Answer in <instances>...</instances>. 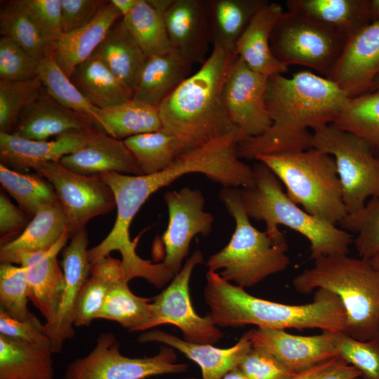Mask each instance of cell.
<instances>
[{
	"label": "cell",
	"instance_id": "6da1fadb",
	"mask_svg": "<svg viewBox=\"0 0 379 379\" xmlns=\"http://www.w3.org/2000/svg\"><path fill=\"white\" fill-rule=\"evenodd\" d=\"M348 100L336 84L310 71H300L291 78L270 76L265 105L272 124L262 134L239 142V157L255 159L260 154L312 148L313 133L308 129L331 124Z\"/></svg>",
	"mask_w": 379,
	"mask_h": 379
},
{
	"label": "cell",
	"instance_id": "7a4b0ae2",
	"mask_svg": "<svg viewBox=\"0 0 379 379\" xmlns=\"http://www.w3.org/2000/svg\"><path fill=\"white\" fill-rule=\"evenodd\" d=\"M204 299L206 315L217 326L255 325L275 329L317 328L343 333L346 316L340 298L323 288L314 291L313 300L302 305H288L252 295L244 288L208 270Z\"/></svg>",
	"mask_w": 379,
	"mask_h": 379
},
{
	"label": "cell",
	"instance_id": "3957f363",
	"mask_svg": "<svg viewBox=\"0 0 379 379\" xmlns=\"http://www.w3.org/2000/svg\"><path fill=\"white\" fill-rule=\"evenodd\" d=\"M237 58L235 52L213 47L199 69L158 107L161 130L175 137L182 152L237 131L225 111L222 90Z\"/></svg>",
	"mask_w": 379,
	"mask_h": 379
},
{
	"label": "cell",
	"instance_id": "277c9868",
	"mask_svg": "<svg viewBox=\"0 0 379 379\" xmlns=\"http://www.w3.org/2000/svg\"><path fill=\"white\" fill-rule=\"evenodd\" d=\"M296 275L295 290L310 294L318 288L335 293L346 316L345 335L368 340L379 333V270L369 260L347 254L323 256Z\"/></svg>",
	"mask_w": 379,
	"mask_h": 379
},
{
	"label": "cell",
	"instance_id": "5b68a950",
	"mask_svg": "<svg viewBox=\"0 0 379 379\" xmlns=\"http://www.w3.org/2000/svg\"><path fill=\"white\" fill-rule=\"evenodd\" d=\"M254 183L240 188L244 210L250 218L265 222V232L273 239H286L278 225L304 236L310 243L312 260L335 254H348L351 234L300 208L287 196L281 182L260 161L252 167Z\"/></svg>",
	"mask_w": 379,
	"mask_h": 379
},
{
	"label": "cell",
	"instance_id": "8992f818",
	"mask_svg": "<svg viewBox=\"0 0 379 379\" xmlns=\"http://www.w3.org/2000/svg\"><path fill=\"white\" fill-rule=\"evenodd\" d=\"M220 199L234 220L235 228L227 244L208 258V270L220 271L223 279L244 288L284 271L290 264L286 239L274 240L251 224L240 188L222 187Z\"/></svg>",
	"mask_w": 379,
	"mask_h": 379
},
{
	"label": "cell",
	"instance_id": "52a82bcc",
	"mask_svg": "<svg viewBox=\"0 0 379 379\" xmlns=\"http://www.w3.org/2000/svg\"><path fill=\"white\" fill-rule=\"evenodd\" d=\"M255 160L267 166L284 185L291 201L309 214L336 225L347 215L335 160L316 148Z\"/></svg>",
	"mask_w": 379,
	"mask_h": 379
},
{
	"label": "cell",
	"instance_id": "ba28073f",
	"mask_svg": "<svg viewBox=\"0 0 379 379\" xmlns=\"http://www.w3.org/2000/svg\"><path fill=\"white\" fill-rule=\"evenodd\" d=\"M312 146L333 157L347 214L379 197V158L356 135L329 124L313 131Z\"/></svg>",
	"mask_w": 379,
	"mask_h": 379
},
{
	"label": "cell",
	"instance_id": "9c48e42d",
	"mask_svg": "<svg viewBox=\"0 0 379 379\" xmlns=\"http://www.w3.org/2000/svg\"><path fill=\"white\" fill-rule=\"evenodd\" d=\"M345 42L317 22L287 11L272 30L270 47L274 56L284 65L307 67L327 78Z\"/></svg>",
	"mask_w": 379,
	"mask_h": 379
},
{
	"label": "cell",
	"instance_id": "30bf717a",
	"mask_svg": "<svg viewBox=\"0 0 379 379\" xmlns=\"http://www.w3.org/2000/svg\"><path fill=\"white\" fill-rule=\"evenodd\" d=\"M176 361L174 349L166 345L153 357H125L119 351L115 335L103 333L98 336L91 352L67 366L62 379H145L186 371L187 364Z\"/></svg>",
	"mask_w": 379,
	"mask_h": 379
},
{
	"label": "cell",
	"instance_id": "8fae6325",
	"mask_svg": "<svg viewBox=\"0 0 379 379\" xmlns=\"http://www.w3.org/2000/svg\"><path fill=\"white\" fill-rule=\"evenodd\" d=\"M32 169L54 188L67 218L70 237L86 228L92 218L116 208L114 194L101 175H81L56 161L37 164Z\"/></svg>",
	"mask_w": 379,
	"mask_h": 379
},
{
	"label": "cell",
	"instance_id": "7c38bea8",
	"mask_svg": "<svg viewBox=\"0 0 379 379\" xmlns=\"http://www.w3.org/2000/svg\"><path fill=\"white\" fill-rule=\"evenodd\" d=\"M203 260L201 251H194L169 285L153 298L147 330L164 324L173 325L181 331L184 340L202 344L214 345L223 337L207 316L200 317L195 312L191 301L190 278L194 268Z\"/></svg>",
	"mask_w": 379,
	"mask_h": 379
},
{
	"label": "cell",
	"instance_id": "4fadbf2b",
	"mask_svg": "<svg viewBox=\"0 0 379 379\" xmlns=\"http://www.w3.org/2000/svg\"><path fill=\"white\" fill-rule=\"evenodd\" d=\"M168 213V225L161 236L165 255L163 263L175 275L187 256L192 239L207 236L213 228V215L204 211L201 190L183 187L164 194Z\"/></svg>",
	"mask_w": 379,
	"mask_h": 379
},
{
	"label": "cell",
	"instance_id": "5bb4252c",
	"mask_svg": "<svg viewBox=\"0 0 379 379\" xmlns=\"http://www.w3.org/2000/svg\"><path fill=\"white\" fill-rule=\"evenodd\" d=\"M267 79L238 57L225 81L223 103L239 142L262 134L272 124L265 105Z\"/></svg>",
	"mask_w": 379,
	"mask_h": 379
},
{
	"label": "cell",
	"instance_id": "9a60e30c",
	"mask_svg": "<svg viewBox=\"0 0 379 379\" xmlns=\"http://www.w3.org/2000/svg\"><path fill=\"white\" fill-rule=\"evenodd\" d=\"M247 333L253 347L270 352L294 373L338 356L340 332L299 335L283 329L257 327Z\"/></svg>",
	"mask_w": 379,
	"mask_h": 379
},
{
	"label": "cell",
	"instance_id": "2e32d148",
	"mask_svg": "<svg viewBox=\"0 0 379 379\" xmlns=\"http://www.w3.org/2000/svg\"><path fill=\"white\" fill-rule=\"evenodd\" d=\"M379 75V21L371 22L346 40L327 77L353 98L369 91Z\"/></svg>",
	"mask_w": 379,
	"mask_h": 379
},
{
	"label": "cell",
	"instance_id": "e0dca14e",
	"mask_svg": "<svg viewBox=\"0 0 379 379\" xmlns=\"http://www.w3.org/2000/svg\"><path fill=\"white\" fill-rule=\"evenodd\" d=\"M70 242L62 250L61 266L64 290L55 324L46 328L53 343V353H58L65 340L74 336V312L83 285L90 274L88 237L86 228L70 237Z\"/></svg>",
	"mask_w": 379,
	"mask_h": 379
},
{
	"label": "cell",
	"instance_id": "ac0fdd59",
	"mask_svg": "<svg viewBox=\"0 0 379 379\" xmlns=\"http://www.w3.org/2000/svg\"><path fill=\"white\" fill-rule=\"evenodd\" d=\"M69 238L67 232L48 250L22 255L18 261L26 270L29 298L45 318L46 328L57 320L65 284L57 257Z\"/></svg>",
	"mask_w": 379,
	"mask_h": 379
},
{
	"label": "cell",
	"instance_id": "d6986e66",
	"mask_svg": "<svg viewBox=\"0 0 379 379\" xmlns=\"http://www.w3.org/2000/svg\"><path fill=\"white\" fill-rule=\"evenodd\" d=\"M164 18L173 49L192 65H203L211 44L209 1L174 0Z\"/></svg>",
	"mask_w": 379,
	"mask_h": 379
},
{
	"label": "cell",
	"instance_id": "ffe728a7",
	"mask_svg": "<svg viewBox=\"0 0 379 379\" xmlns=\"http://www.w3.org/2000/svg\"><path fill=\"white\" fill-rule=\"evenodd\" d=\"M90 130H98L93 119L62 106L43 88L39 97L22 113L11 134L46 141L66 133Z\"/></svg>",
	"mask_w": 379,
	"mask_h": 379
},
{
	"label": "cell",
	"instance_id": "44dd1931",
	"mask_svg": "<svg viewBox=\"0 0 379 379\" xmlns=\"http://www.w3.org/2000/svg\"><path fill=\"white\" fill-rule=\"evenodd\" d=\"M95 131L69 133L46 141L0 133V164L18 172L28 173L37 164L59 162L63 157L82 147Z\"/></svg>",
	"mask_w": 379,
	"mask_h": 379
},
{
	"label": "cell",
	"instance_id": "7402d4cb",
	"mask_svg": "<svg viewBox=\"0 0 379 379\" xmlns=\"http://www.w3.org/2000/svg\"><path fill=\"white\" fill-rule=\"evenodd\" d=\"M138 340L142 343H159L180 351L200 367L202 379H222L238 366L252 347L247 332L234 345L227 348L189 342L159 330L144 332L140 335Z\"/></svg>",
	"mask_w": 379,
	"mask_h": 379
},
{
	"label": "cell",
	"instance_id": "603a6c76",
	"mask_svg": "<svg viewBox=\"0 0 379 379\" xmlns=\"http://www.w3.org/2000/svg\"><path fill=\"white\" fill-rule=\"evenodd\" d=\"M67 169L84 175L108 173L141 175L137 164L123 140L96 130L77 151L59 161Z\"/></svg>",
	"mask_w": 379,
	"mask_h": 379
},
{
	"label": "cell",
	"instance_id": "cb8c5ba5",
	"mask_svg": "<svg viewBox=\"0 0 379 379\" xmlns=\"http://www.w3.org/2000/svg\"><path fill=\"white\" fill-rule=\"evenodd\" d=\"M284 13L279 4L268 2L253 18L235 47L236 54L251 69L267 77L288 69L277 60L270 47L272 30Z\"/></svg>",
	"mask_w": 379,
	"mask_h": 379
},
{
	"label": "cell",
	"instance_id": "d4e9b609",
	"mask_svg": "<svg viewBox=\"0 0 379 379\" xmlns=\"http://www.w3.org/2000/svg\"><path fill=\"white\" fill-rule=\"evenodd\" d=\"M67 231V220L60 202L41 206L22 233L1 245V263L18 264L24 254L48 250Z\"/></svg>",
	"mask_w": 379,
	"mask_h": 379
},
{
	"label": "cell",
	"instance_id": "484cf974",
	"mask_svg": "<svg viewBox=\"0 0 379 379\" xmlns=\"http://www.w3.org/2000/svg\"><path fill=\"white\" fill-rule=\"evenodd\" d=\"M286 6L345 40L371 23L367 0H288Z\"/></svg>",
	"mask_w": 379,
	"mask_h": 379
},
{
	"label": "cell",
	"instance_id": "4316f807",
	"mask_svg": "<svg viewBox=\"0 0 379 379\" xmlns=\"http://www.w3.org/2000/svg\"><path fill=\"white\" fill-rule=\"evenodd\" d=\"M122 18L109 1L87 25L64 33L53 45L55 59L69 78L74 69L93 55L113 24Z\"/></svg>",
	"mask_w": 379,
	"mask_h": 379
},
{
	"label": "cell",
	"instance_id": "83f0119b",
	"mask_svg": "<svg viewBox=\"0 0 379 379\" xmlns=\"http://www.w3.org/2000/svg\"><path fill=\"white\" fill-rule=\"evenodd\" d=\"M192 64L173 50L147 58L141 71L133 99L159 107L189 76Z\"/></svg>",
	"mask_w": 379,
	"mask_h": 379
},
{
	"label": "cell",
	"instance_id": "f1b7e54d",
	"mask_svg": "<svg viewBox=\"0 0 379 379\" xmlns=\"http://www.w3.org/2000/svg\"><path fill=\"white\" fill-rule=\"evenodd\" d=\"M93 55L133 96L147 58L127 30L122 18L113 24Z\"/></svg>",
	"mask_w": 379,
	"mask_h": 379
},
{
	"label": "cell",
	"instance_id": "f546056e",
	"mask_svg": "<svg viewBox=\"0 0 379 379\" xmlns=\"http://www.w3.org/2000/svg\"><path fill=\"white\" fill-rule=\"evenodd\" d=\"M69 79L83 96L99 109L133 99V94L93 54L74 69Z\"/></svg>",
	"mask_w": 379,
	"mask_h": 379
},
{
	"label": "cell",
	"instance_id": "4dcf8cb0",
	"mask_svg": "<svg viewBox=\"0 0 379 379\" xmlns=\"http://www.w3.org/2000/svg\"><path fill=\"white\" fill-rule=\"evenodd\" d=\"M265 0H209L213 47L235 52L237 43Z\"/></svg>",
	"mask_w": 379,
	"mask_h": 379
},
{
	"label": "cell",
	"instance_id": "1f68e13d",
	"mask_svg": "<svg viewBox=\"0 0 379 379\" xmlns=\"http://www.w3.org/2000/svg\"><path fill=\"white\" fill-rule=\"evenodd\" d=\"M53 353L0 334V379H55Z\"/></svg>",
	"mask_w": 379,
	"mask_h": 379
},
{
	"label": "cell",
	"instance_id": "d6a6232c",
	"mask_svg": "<svg viewBox=\"0 0 379 379\" xmlns=\"http://www.w3.org/2000/svg\"><path fill=\"white\" fill-rule=\"evenodd\" d=\"M93 119L100 131L120 140L162 129L158 107L134 99L100 109Z\"/></svg>",
	"mask_w": 379,
	"mask_h": 379
},
{
	"label": "cell",
	"instance_id": "836d02e7",
	"mask_svg": "<svg viewBox=\"0 0 379 379\" xmlns=\"http://www.w3.org/2000/svg\"><path fill=\"white\" fill-rule=\"evenodd\" d=\"M122 279L126 280L121 260L108 255L92 264L77 300L74 325L87 326L97 319L111 287Z\"/></svg>",
	"mask_w": 379,
	"mask_h": 379
},
{
	"label": "cell",
	"instance_id": "e575fe53",
	"mask_svg": "<svg viewBox=\"0 0 379 379\" xmlns=\"http://www.w3.org/2000/svg\"><path fill=\"white\" fill-rule=\"evenodd\" d=\"M331 124L361 139L379 158V89L349 98Z\"/></svg>",
	"mask_w": 379,
	"mask_h": 379
},
{
	"label": "cell",
	"instance_id": "d590c367",
	"mask_svg": "<svg viewBox=\"0 0 379 379\" xmlns=\"http://www.w3.org/2000/svg\"><path fill=\"white\" fill-rule=\"evenodd\" d=\"M0 32L1 36L15 41L37 62L53 52V46L44 37L21 0L1 4Z\"/></svg>",
	"mask_w": 379,
	"mask_h": 379
},
{
	"label": "cell",
	"instance_id": "8d00e7d4",
	"mask_svg": "<svg viewBox=\"0 0 379 379\" xmlns=\"http://www.w3.org/2000/svg\"><path fill=\"white\" fill-rule=\"evenodd\" d=\"M128 283L122 279L111 287L97 319L116 321L130 331H146L153 298L135 295Z\"/></svg>",
	"mask_w": 379,
	"mask_h": 379
},
{
	"label": "cell",
	"instance_id": "74e56055",
	"mask_svg": "<svg viewBox=\"0 0 379 379\" xmlns=\"http://www.w3.org/2000/svg\"><path fill=\"white\" fill-rule=\"evenodd\" d=\"M123 141L141 175L164 171L182 153L175 137L163 130L131 136Z\"/></svg>",
	"mask_w": 379,
	"mask_h": 379
},
{
	"label": "cell",
	"instance_id": "f35d334b",
	"mask_svg": "<svg viewBox=\"0 0 379 379\" xmlns=\"http://www.w3.org/2000/svg\"><path fill=\"white\" fill-rule=\"evenodd\" d=\"M122 19L127 30L147 58L173 50L164 14L155 10L147 0H139L133 11Z\"/></svg>",
	"mask_w": 379,
	"mask_h": 379
},
{
	"label": "cell",
	"instance_id": "ab89813d",
	"mask_svg": "<svg viewBox=\"0 0 379 379\" xmlns=\"http://www.w3.org/2000/svg\"><path fill=\"white\" fill-rule=\"evenodd\" d=\"M0 183L31 218L41 206L59 201L52 185L37 173L18 172L0 164Z\"/></svg>",
	"mask_w": 379,
	"mask_h": 379
},
{
	"label": "cell",
	"instance_id": "60d3db41",
	"mask_svg": "<svg viewBox=\"0 0 379 379\" xmlns=\"http://www.w3.org/2000/svg\"><path fill=\"white\" fill-rule=\"evenodd\" d=\"M37 77L46 93L67 109L92 119L100 111L83 96L62 72L53 52L38 62Z\"/></svg>",
	"mask_w": 379,
	"mask_h": 379
},
{
	"label": "cell",
	"instance_id": "b9f144b4",
	"mask_svg": "<svg viewBox=\"0 0 379 379\" xmlns=\"http://www.w3.org/2000/svg\"><path fill=\"white\" fill-rule=\"evenodd\" d=\"M42 91L38 77L18 81L0 80V133H12L22 113Z\"/></svg>",
	"mask_w": 379,
	"mask_h": 379
},
{
	"label": "cell",
	"instance_id": "7bdbcfd3",
	"mask_svg": "<svg viewBox=\"0 0 379 379\" xmlns=\"http://www.w3.org/2000/svg\"><path fill=\"white\" fill-rule=\"evenodd\" d=\"M339 225L357 234L354 244L359 258L370 260L379 253V197L371 198L359 212L347 214Z\"/></svg>",
	"mask_w": 379,
	"mask_h": 379
},
{
	"label": "cell",
	"instance_id": "ee69618b",
	"mask_svg": "<svg viewBox=\"0 0 379 379\" xmlns=\"http://www.w3.org/2000/svg\"><path fill=\"white\" fill-rule=\"evenodd\" d=\"M29 286L27 272L22 266L11 263L0 265V310L18 320H24L27 308Z\"/></svg>",
	"mask_w": 379,
	"mask_h": 379
},
{
	"label": "cell",
	"instance_id": "f6af8a7d",
	"mask_svg": "<svg viewBox=\"0 0 379 379\" xmlns=\"http://www.w3.org/2000/svg\"><path fill=\"white\" fill-rule=\"evenodd\" d=\"M338 354L360 372L361 379H379V333L362 341L339 333Z\"/></svg>",
	"mask_w": 379,
	"mask_h": 379
},
{
	"label": "cell",
	"instance_id": "bcb514c9",
	"mask_svg": "<svg viewBox=\"0 0 379 379\" xmlns=\"http://www.w3.org/2000/svg\"><path fill=\"white\" fill-rule=\"evenodd\" d=\"M38 62L9 38H0V80L26 81L37 77Z\"/></svg>",
	"mask_w": 379,
	"mask_h": 379
},
{
	"label": "cell",
	"instance_id": "7dc6e473",
	"mask_svg": "<svg viewBox=\"0 0 379 379\" xmlns=\"http://www.w3.org/2000/svg\"><path fill=\"white\" fill-rule=\"evenodd\" d=\"M0 334L40 346L54 354L53 343L45 324L30 312L24 320L20 321L0 310Z\"/></svg>",
	"mask_w": 379,
	"mask_h": 379
},
{
	"label": "cell",
	"instance_id": "c3c4849f",
	"mask_svg": "<svg viewBox=\"0 0 379 379\" xmlns=\"http://www.w3.org/2000/svg\"><path fill=\"white\" fill-rule=\"evenodd\" d=\"M44 37L53 46L63 35L61 0H21Z\"/></svg>",
	"mask_w": 379,
	"mask_h": 379
},
{
	"label": "cell",
	"instance_id": "681fc988",
	"mask_svg": "<svg viewBox=\"0 0 379 379\" xmlns=\"http://www.w3.org/2000/svg\"><path fill=\"white\" fill-rule=\"evenodd\" d=\"M237 367L248 379H287L295 373L270 352L253 346Z\"/></svg>",
	"mask_w": 379,
	"mask_h": 379
},
{
	"label": "cell",
	"instance_id": "f907efd6",
	"mask_svg": "<svg viewBox=\"0 0 379 379\" xmlns=\"http://www.w3.org/2000/svg\"><path fill=\"white\" fill-rule=\"evenodd\" d=\"M109 1L61 0L64 33L84 27L90 23Z\"/></svg>",
	"mask_w": 379,
	"mask_h": 379
},
{
	"label": "cell",
	"instance_id": "816d5d0a",
	"mask_svg": "<svg viewBox=\"0 0 379 379\" xmlns=\"http://www.w3.org/2000/svg\"><path fill=\"white\" fill-rule=\"evenodd\" d=\"M7 193L0 192V242L1 245L18 237L25 230L31 218L9 199Z\"/></svg>",
	"mask_w": 379,
	"mask_h": 379
},
{
	"label": "cell",
	"instance_id": "f5cc1de1",
	"mask_svg": "<svg viewBox=\"0 0 379 379\" xmlns=\"http://www.w3.org/2000/svg\"><path fill=\"white\" fill-rule=\"evenodd\" d=\"M360 372L339 356L296 372L287 379H354Z\"/></svg>",
	"mask_w": 379,
	"mask_h": 379
},
{
	"label": "cell",
	"instance_id": "db71d44e",
	"mask_svg": "<svg viewBox=\"0 0 379 379\" xmlns=\"http://www.w3.org/2000/svg\"><path fill=\"white\" fill-rule=\"evenodd\" d=\"M110 1L119 11L122 18H124L133 11L139 0H111Z\"/></svg>",
	"mask_w": 379,
	"mask_h": 379
},
{
	"label": "cell",
	"instance_id": "11a10c76",
	"mask_svg": "<svg viewBox=\"0 0 379 379\" xmlns=\"http://www.w3.org/2000/svg\"><path fill=\"white\" fill-rule=\"evenodd\" d=\"M367 10L371 23L379 21V0H367Z\"/></svg>",
	"mask_w": 379,
	"mask_h": 379
},
{
	"label": "cell",
	"instance_id": "9f6ffc18",
	"mask_svg": "<svg viewBox=\"0 0 379 379\" xmlns=\"http://www.w3.org/2000/svg\"><path fill=\"white\" fill-rule=\"evenodd\" d=\"M174 0H147L149 4L157 11L164 14Z\"/></svg>",
	"mask_w": 379,
	"mask_h": 379
},
{
	"label": "cell",
	"instance_id": "6f0895ef",
	"mask_svg": "<svg viewBox=\"0 0 379 379\" xmlns=\"http://www.w3.org/2000/svg\"><path fill=\"white\" fill-rule=\"evenodd\" d=\"M222 379H248L241 370L236 367L228 372Z\"/></svg>",
	"mask_w": 379,
	"mask_h": 379
},
{
	"label": "cell",
	"instance_id": "680465c9",
	"mask_svg": "<svg viewBox=\"0 0 379 379\" xmlns=\"http://www.w3.org/2000/svg\"><path fill=\"white\" fill-rule=\"evenodd\" d=\"M370 262L371 264L379 270V253L371 258Z\"/></svg>",
	"mask_w": 379,
	"mask_h": 379
},
{
	"label": "cell",
	"instance_id": "91938a15",
	"mask_svg": "<svg viewBox=\"0 0 379 379\" xmlns=\"http://www.w3.org/2000/svg\"><path fill=\"white\" fill-rule=\"evenodd\" d=\"M378 89H379V75L376 77V78L374 79L368 92L375 91Z\"/></svg>",
	"mask_w": 379,
	"mask_h": 379
},
{
	"label": "cell",
	"instance_id": "94428289",
	"mask_svg": "<svg viewBox=\"0 0 379 379\" xmlns=\"http://www.w3.org/2000/svg\"><path fill=\"white\" fill-rule=\"evenodd\" d=\"M184 379H197V378H194L190 377V378H184Z\"/></svg>",
	"mask_w": 379,
	"mask_h": 379
},
{
	"label": "cell",
	"instance_id": "6125c7cd",
	"mask_svg": "<svg viewBox=\"0 0 379 379\" xmlns=\"http://www.w3.org/2000/svg\"><path fill=\"white\" fill-rule=\"evenodd\" d=\"M354 379H361L360 377H358V378H354Z\"/></svg>",
	"mask_w": 379,
	"mask_h": 379
}]
</instances>
